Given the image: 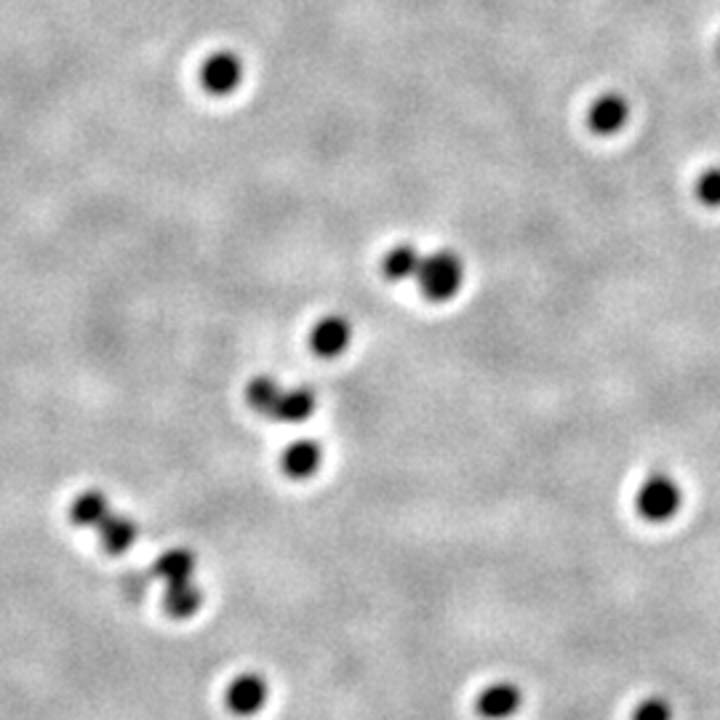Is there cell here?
I'll return each instance as SVG.
<instances>
[{"mask_svg":"<svg viewBox=\"0 0 720 720\" xmlns=\"http://www.w3.org/2000/svg\"><path fill=\"white\" fill-rule=\"evenodd\" d=\"M97 528H99V537H102L104 550L108 552H125L131 545H134V539L139 534L134 520L125 518V515H115V513H110Z\"/></svg>","mask_w":720,"mask_h":720,"instance_id":"30bf717a","label":"cell"},{"mask_svg":"<svg viewBox=\"0 0 720 720\" xmlns=\"http://www.w3.org/2000/svg\"><path fill=\"white\" fill-rule=\"evenodd\" d=\"M630 102L617 91H609V94H600L596 102L590 104V112H587V123L590 129L600 136L619 134L627 123H630Z\"/></svg>","mask_w":720,"mask_h":720,"instance_id":"277c9868","label":"cell"},{"mask_svg":"<svg viewBox=\"0 0 720 720\" xmlns=\"http://www.w3.org/2000/svg\"><path fill=\"white\" fill-rule=\"evenodd\" d=\"M636 507L649 524H667L683 507V488L672 475L651 473L638 488Z\"/></svg>","mask_w":720,"mask_h":720,"instance_id":"7a4b0ae2","label":"cell"},{"mask_svg":"<svg viewBox=\"0 0 720 720\" xmlns=\"http://www.w3.org/2000/svg\"><path fill=\"white\" fill-rule=\"evenodd\" d=\"M243 59L233 51H216L201 64V83L209 94L227 97L243 83Z\"/></svg>","mask_w":720,"mask_h":720,"instance_id":"3957f363","label":"cell"},{"mask_svg":"<svg viewBox=\"0 0 720 720\" xmlns=\"http://www.w3.org/2000/svg\"><path fill=\"white\" fill-rule=\"evenodd\" d=\"M632 720H672V707L662 697H649L636 707Z\"/></svg>","mask_w":720,"mask_h":720,"instance_id":"e0dca14e","label":"cell"},{"mask_svg":"<svg viewBox=\"0 0 720 720\" xmlns=\"http://www.w3.org/2000/svg\"><path fill=\"white\" fill-rule=\"evenodd\" d=\"M524 693L513 683H491L478 693V716L486 720H507L518 712Z\"/></svg>","mask_w":720,"mask_h":720,"instance_id":"8992f818","label":"cell"},{"mask_svg":"<svg viewBox=\"0 0 720 720\" xmlns=\"http://www.w3.org/2000/svg\"><path fill=\"white\" fill-rule=\"evenodd\" d=\"M203 592L193 585V579H184V582H171L166 587V596H163V604H166V611L171 617H193V613L201 609Z\"/></svg>","mask_w":720,"mask_h":720,"instance_id":"7c38bea8","label":"cell"},{"mask_svg":"<svg viewBox=\"0 0 720 720\" xmlns=\"http://www.w3.org/2000/svg\"><path fill=\"white\" fill-rule=\"evenodd\" d=\"M422 260H425V254L419 249L412 246V243H398L385 254L382 270H385L389 281H412L419 273Z\"/></svg>","mask_w":720,"mask_h":720,"instance_id":"9c48e42d","label":"cell"},{"mask_svg":"<svg viewBox=\"0 0 720 720\" xmlns=\"http://www.w3.org/2000/svg\"><path fill=\"white\" fill-rule=\"evenodd\" d=\"M270 697V689L267 683L260 676H241L235 678L233 683H230L227 689V707L235 712V716H254V712H260L264 702H267Z\"/></svg>","mask_w":720,"mask_h":720,"instance_id":"52a82bcc","label":"cell"},{"mask_svg":"<svg viewBox=\"0 0 720 720\" xmlns=\"http://www.w3.org/2000/svg\"><path fill=\"white\" fill-rule=\"evenodd\" d=\"M281 395H283V387L277 385L273 376H256V379H251L246 387L249 406L254 408V412H260L262 416H270V419H275Z\"/></svg>","mask_w":720,"mask_h":720,"instance_id":"4fadbf2b","label":"cell"},{"mask_svg":"<svg viewBox=\"0 0 720 720\" xmlns=\"http://www.w3.org/2000/svg\"><path fill=\"white\" fill-rule=\"evenodd\" d=\"M321 446L313 444V440H296L283 452V473L288 475V478L294 480H302V478H310L315 470L321 467Z\"/></svg>","mask_w":720,"mask_h":720,"instance_id":"ba28073f","label":"cell"},{"mask_svg":"<svg viewBox=\"0 0 720 720\" xmlns=\"http://www.w3.org/2000/svg\"><path fill=\"white\" fill-rule=\"evenodd\" d=\"M70 515L78 526H94L97 528L110 515L108 497H104L102 491H85L75 501H72Z\"/></svg>","mask_w":720,"mask_h":720,"instance_id":"5bb4252c","label":"cell"},{"mask_svg":"<svg viewBox=\"0 0 720 720\" xmlns=\"http://www.w3.org/2000/svg\"><path fill=\"white\" fill-rule=\"evenodd\" d=\"M155 571H158V577H161L166 585L184 582V579H193V571H195L193 552L169 550L166 555H161V558H158Z\"/></svg>","mask_w":720,"mask_h":720,"instance_id":"9a60e30c","label":"cell"},{"mask_svg":"<svg viewBox=\"0 0 720 720\" xmlns=\"http://www.w3.org/2000/svg\"><path fill=\"white\" fill-rule=\"evenodd\" d=\"M349 339H353L349 323L339 318V315H328V318L315 323L313 334H310V347H313L321 358H336V355L345 353Z\"/></svg>","mask_w":720,"mask_h":720,"instance_id":"5b68a950","label":"cell"},{"mask_svg":"<svg viewBox=\"0 0 720 720\" xmlns=\"http://www.w3.org/2000/svg\"><path fill=\"white\" fill-rule=\"evenodd\" d=\"M419 292L433 302H448L462 292L465 283V262L454 251H435L422 260L419 273L414 277Z\"/></svg>","mask_w":720,"mask_h":720,"instance_id":"6da1fadb","label":"cell"},{"mask_svg":"<svg viewBox=\"0 0 720 720\" xmlns=\"http://www.w3.org/2000/svg\"><path fill=\"white\" fill-rule=\"evenodd\" d=\"M315 412V393L310 387L283 389L281 403H277L275 419L281 422H305Z\"/></svg>","mask_w":720,"mask_h":720,"instance_id":"8fae6325","label":"cell"},{"mask_svg":"<svg viewBox=\"0 0 720 720\" xmlns=\"http://www.w3.org/2000/svg\"><path fill=\"white\" fill-rule=\"evenodd\" d=\"M697 197L707 209H720V166L704 169L697 176Z\"/></svg>","mask_w":720,"mask_h":720,"instance_id":"2e32d148","label":"cell"}]
</instances>
